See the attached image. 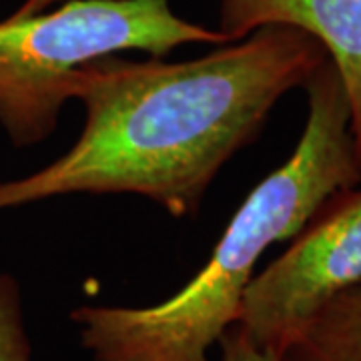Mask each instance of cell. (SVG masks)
Masks as SVG:
<instances>
[{"mask_svg": "<svg viewBox=\"0 0 361 361\" xmlns=\"http://www.w3.org/2000/svg\"><path fill=\"white\" fill-rule=\"evenodd\" d=\"M325 61L313 37L271 25L193 61L113 54L78 66L80 137L51 165L0 183V211L59 195L130 193L173 217H191L279 99L303 89Z\"/></svg>", "mask_w": 361, "mask_h": 361, "instance_id": "cell-1", "label": "cell"}, {"mask_svg": "<svg viewBox=\"0 0 361 361\" xmlns=\"http://www.w3.org/2000/svg\"><path fill=\"white\" fill-rule=\"evenodd\" d=\"M303 89L307 121L295 151L251 191L189 283L149 307L71 311L92 361H211L209 349L237 323L261 255L295 237L331 195L360 185L348 97L329 59Z\"/></svg>", "mask_w": 361, "mask_h": 361, "instance_id": "cell-2", "label": "cell"}, {"mask_svg": "<svg viewBox=\"0 0 361 361\" xmlns=\"http://www.w3.org/2000/svg\"><path fill=\"white\" fill-rule=\"evenodd\" d=\"M169 0H68L61 8L0 23V125L14 147L49 139L73 99L78 66L123 51L161 59L185 44H227Z\"/></svg>", "mask_w": 361, "mask_h": 361, "instance_id": "cell-3", "label": "cell"}, {"mask_svg": "<svg viewBox=\"0 0 361 361\" xmlns=\"http://www.w3.org/2000/svg\"><path fill=\"white\" fill-rule=\"evenodd\" d=\"M361 283V183L334 193L251 279L235 327L275 355L331 297Z\"/></svg>", "mask_w": 361, "mask_h": 361, "instance_id": "cell-4", "label": "cell"}, {"mask_svg": "<svg viewBox=\"0 0 361 361\" xmlns=\"http://www.w3.org/2000/svg\"><path fill=\"white\" fill-rule=\"evenodd\" d=\"M221 30L229 42L261 26H291L322 44L349 104V129L361 171V0H223Z\"/></svg>", "mask_w": 361, "mask_h": 361, "instance_id": "cell-5", "label": "cell"}, {"mask_svg": "<svg viewBox=\"0 0 361 361\" xmlns=\"http://www.w3.org/2000/svg\"><path fill=\"white\" fill-rule=\"evenodd\" d=\"M279 361H361V283L331 297L303 323Z\"/></svg>", "mask_w": 361, "mask_h": 361, "instance_id": "cell-6", "label": "cell"}, {"mask_svg": "<svg viewBox=\"0 0 361 361\" xmlns=\"http://www.w3.org/2000/svg\"><path fill=\"white\" fill-rule=\"evenodd\" d=\"M23 295L16 279L0 273V361H30Z\"/></svg>", "mask_w": 361, "mask_h": 361, "instance_id": "cell-7", "label": "cell"}, {"mask_svg": "<svg viewBox=\"0 0 361 361\" xmlns=\"http://www.w3.org/2000/svg\"><path fill=\"white\" fill-rule=\"evenodd\" d=\"M221 361H279L277 355L255 345L249 337L233 325L231 329L219 339Z\"/></svg>", "mask_w": 361, "mask_h": 361, "instance_id": "cell-8", "label": "cell"}, {"mask_svg": "<svg viewBox=\"0 0 361 361\" xmlns=\"http://www.w3.org/2000/svg\"><path fill=\"white\" fill-rule=\"evenodd\" d=\"M56 2H61V0H25V2H23V4H20V6L11 14V16L23 18V16H32V14L44 13L49 6L56 4Z\"/></svg>", "mask_w": 361, "mask_h": 361, "instance_id": "cell-9", "label": "cell"}]
</instances>
